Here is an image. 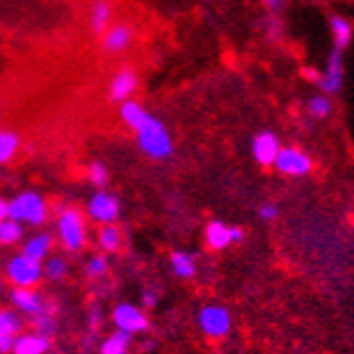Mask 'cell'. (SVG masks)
Listing matches in <instances>:
<instances>
[{
  "mask_svg": "<svg viewBox=\"0 0 354 354\" xmlns=\"http://www.w3.org/2000/svg\"><path fill=\"white\" fill-rule=\"evenodd\" d=\"M119 119L126 126L134 138H136V147L140 153L147 156L149 160L156 162H165L173 156L175 143L167 123L156 117L143 102L138 100H128L119 104Z\"/></svg>",
  "mask_w": 354,
  "mask_h": 354,
  "instance_id": "6da1fadb",
  "label": "cell"
},
{
  "mask_svg": "<svg viewBox=\"0 0 354 354\" xmlns=\"http://www.w3.org/2000/svg\"><path fill=\"white\" fill-rule=\"evenodd\" d=\"M57 236L63 249L69 253H78L86 244V221L82 209L74 205H61L57 209Z\"/></svg>",
  "mask_w": 354,
  "mask_h": 354,
  "instance_id": "7a4b0ae2",
  "label": "cell"
},
{
  "mask_svg": "<svg viewBox=\"0 0 354 354\" xmlns=\"http://www.w3.org/2000/svg\"><path fill=\"white\" fill-rule=\"evenodd\" d=\"M50 216L48 201L41 192L37 190H22L9 201V218L30 225V227H41Z\"/></svg>",
  "mask_w": 354,
  "mask_h": 354,
  "instance_id": "3957f363",
  "label": "cell"
},
{
  "mask_svg": "<svg viewBox=\"0 0 354 354\" xmlns=\"http://www.w3.org/2000/svg\"><path fill=\"white\" fill-rule=\"evenodd\" d=\"M86 216L97 225H113L121 216V201L115 192L97 188L86 201Z\"/></svg>",
  "mask_w": 354,
  "mask_h": 354,
  "instance_id": "277c9868",
  "label": "cell"
},
{
  "mask_svg": "<svg viewBox=\"0 0 354 354\" xmlns=\"http://www.w3.org/2000/svg\"><path fill=\"white\" fill-rule=\"evenodd\" d=\"M5 274L15 288H35L44 279V261L30 259L20 253L7 261Z\"/></svg>",
  "mask_w": 354,
  "mask_h": 354,
  "instance_id": "5b68a950",
  "label": "cell"
},
{
  "mask_svg": "<svg viewBox=\"0 0 354 354\" xmlns=\"http://www.w3.org/2000/svg\"><path fill=\"white\" fill-rule=\"evenodd\" d=\"M134 37L136 35H134L132 24H128V22L111 24L100 37L102 52H106L109 57H119V55H123V52L130 50V46L134 44Z\"/></svg>",
  "mask_w": 354,
  "mask_h": 354,
  "instance_id": "8992f818",
  "label": "cell"
},
{
  "mask_svg": "<svg viewBox=\"0 0 354 354\" xmlns=\"http://www.w3.org/2000/svg\"><path fill=\"white\" fill-rule=\"evenodd\" d=\"M199 328L207 335V337L221 339L232 330V315L221 305H205L199 311Z\"/></svg>",
  "mask_w": 354,
  "mask_h": 354,
  "instance_id": "52a82bcc",
  "label": "cell"
},
{
  "mask_svg": "<svg viewBox=\"0 0 354 354\" xmlns=\"http://www.w3.org/2000/svg\"><path fill=\"white\" fill-rule=\"evenodd\" d=\"M272 167L279 173H286V175H292V177H303V175L311 173L313 160L309 158L307 151L298 149V147H281Z\"/></svg>",
  "mask_w": 354,
  "mask_h": 354,
  "instance_id": "ba28073f",
  "label": "cell"
},
{
  "mask_svg": "<svg viewBox=\"0 0 354 354\" xmlns=\"http://www.w3.org/2000/svg\"><path fill=\"white\" fill-rule=\"evenodd\" d=\"M344 78H346V67H344V52L333 48V52L328 55L326 61V69L324 74H320V80L315 84L322 88V93L326 95H337L344 88Z\"/></svg>",
  "mask_w": 354,
  "mask_h": 354,
  "instance_id": "9c48e42d",
  "label": "cell"
},
{
  "mask_svg": "<svg viewBox=\"0 0 354 354\" xmlns=\"http://www.w3.org/2000/svg\"><path fill=\"white\" fill-rule=\"evenodd\" d=\"M138 84H140V78L136 74V69L126 65V67L117 69V74L109 82V91L106 93H109V100L113 104H123V102L132 100Z\"/></svg>",
  "mask_w": 354,
  "mask_h": 354,
  "instance_id": "30bf717a",
  "label": "cell"
},
{
  "mask_svg": "<svg viewBox=\"0 0 354 354\" xmlns=\"http://www.w3.org/2000/svg\"><path fill=\"white\" fill-rule=\"evenodd\" d=\"M113 322L119 330H126L130 335L145 333L149 328V320L143 313V309L132 305V303H119L113 309Z\"/></svg>",
  "mask_w": 354,
  "mask_h": 354,
  "instance_id": "8fae6325",
  "label": "cell"
},
{
  "mask_svg": "<svg viewBox=\"0 0 354 354\" xmlns=\"http://www.w3.org/2000/svg\"><path fill=\"white\" fill-rule=\"evenodd\" d=\"M281 151V140L272 130H259L251 138V153L261 167H272Z\"/></svg>",
  "mask_w": 354,
  "mask_h": 354,
  "instance_id": "7c38bea8",
  "label": "cell"
},
{
  "mask_svg": "<svg viewBox=\"0 0 354 354\" xmlns=\"http://www.w3.org/2000/svg\"><path fill=\"white\" fill-rule=\"evenodd\" d=\"M242 240H244L242 229L225 225L223 221H212L205 227V242H207L209 249H214V251H223V249H227L229 244L242 242Z\"/></svg>",
  "mask_w": 354,
  "mask_h": 354,
  "instance_id": "4fadbf2b",
  "label": "cell"
},
{
  "mask_svg": "<svg viewBox=\"0 0 354 354\" xmlns=\"http://www.w3.org/2000/svg\"><path fill=\"white\" fill-rule=\"evenodd\" d=\"M11 303L22 313L32 315V317L50 313V305L44 300V296L39 292H35L32 288H13Z\"/></svg>",
  "mask_w": 354,
  "mask_h": 354,
  "instance_id": "5bb4252c",
  "label": "cell"
},
{
  "mask_svg": "<svg viewBox=\"0 0 354 354\" xmlns=\"http://www.w3.org/2000/svg\"><path fill=\"white\" fill-rule=\"evenodd\" d=\"M113 24V5L109 0H93L91 11H88V28L93 35L102 37L104 30Z\"/></svg>",
  "mask_w": 354,
  "mask_h": 354,
  "instance_id": "9a60e30c",
  "label": "cell"
},
{
  "mask_svg": "<svg viewBox=\"0 0 354 354\" xmlns=\"http://www.w3.org/2000/svg\"><path fill=\"white\" fill-rule=\"evenodd\" d=\"M50 348V342L41 333H26L17 335L13 342V354H46Z\"/></svg>",
  "mask_w": 354,
  "mask_h": 354,
  "instance_id": "2e32d148",
  "label": "cell"
},
{
  "mask_svg": "<svg viewBox=\"0 0 354 354\" xmlns=\"http://www.w3.org/2000/svg\"><path fill=\"white\" fill-rule=\"evenodd\" d=\"M52 246H55V236L48 234V232H39L35 234L32 238H28L22 246V253L30 259H37L44 261L46 257H50Z\"/></svg>",
  "mask_w": 354,
  "mask_h": 354,
  "instance_id": "e0dca14e",
  "label": "cell"
},
{
  "mask_svg": "<svg viewBox=\"0 0 354 354\" xmlns=\"http://www.w3.org/2000/svg\"><path fill=\"white\" fill-rule=\"evenodd\" d=\"M330 32H333V48L337 50H346L354 37V26L348 17L344 15H333L330 17Z\"/></svg>",
  "mask_w": 354,
  "mask_h": 354,
  "instance_id": "ac0fdd59",
  "label": "cell"
},
{
  "mask_svg": "<svg viewBox=\"0 0 354 354\" xmlns=\"http://www.w3.org/2000/svg\"><path fill=\"white\" fill-rule=\"evenodd\" d=\"M22 147V138L13 130H3L0 128V167L9 165L13 158L17 156Z\"/></svg>",
  "mask_w": 354,
  "mask_h": 354,
  "instance_id": "d6986e66",
  "label": "cell"
},
{
  "mask_svg": "<svg viewBox=\"0 0 354 354\" xmlns=\"http://www.w3.org/2000/svg\"><path fill=\"white\" fill-rule=\"evenodd\" d=\"M123 244V234L121 229L113 223V225H102L97 232V246L104 253H117Z\"/></svg>",
  "mask_w": 354,
  "mask_h": 354,
  "instance_id": "ffe728a7",
  "label": "cell"
},
{
  "mask_svg": "<svg viewBox=\"0 0 354 354\" xmlns=\"http://www.w3.org/2000/svg\"><path fill=\"white\" fill-rule=\"evenodd\" d=\"M130 344H132V335L117 328L111 337L100 346V354H128Z\"/></svg>",
  "mask_w": 354,
  "mask_h": 354,
  "instance_id": "44dd1931",
  "label": "cell"
},
{
  "mask_svg": "<svg viewBox=\"0 0 354 354\" xmlns=\"http://www.w3.org/2000/svg\"><path fill=\"white\" fill-rule=\"evenodd\" d=\"M171 268L180 279H192L194 272H197V266H194L192 255H188L184 251H173L171 253Z\"/></svg>",
  "mask_w": 354,
  "mask_h": 354,
  "instance_id": "7402d4cb",
  "label": "cell"
},
{
  "mask_svg": "<svg viewBox=\"0 0 354 354\" xmlns=\"http://www.w3.org/2000/svg\"><path fill=\"white\" fill-rule=\"evenodd\" d=\"M24 236V225L17 223L13 218H5L0 221V246H13L22 240Z\"/></svg>",
  "mask_w": 354,
  "mask_h": 354,
  "instance_id": "603a6c76",
  "label": "cell"
},
{
  "mask_svg": "<svg viewBox=\"0 0 354 354\" xmlns=\"http://www.w3.org/2000/svg\"><path fill=\"white\" fill-rule=\"evenodd\" d=\"M69 272V263L61 255H50L44 259V277L50 281H63Z\"/></svg>",
  "mask_w": 354,
  "mask_h": 354,
  "instance_id": "cb8c5ba5",
  "label": "cell"
},
{
  "mask_svg": "<svg viewBox=\"0 0 354 354\" xmlns=\"http://www.w3.org/2000/svg\"><path fill=\"white\" fill-rule=\"evenodd\" d=\"M307 113L313 119H326L333 113V102L326 93H317L307 102Z\"/></svg>",
  "mask_w": 354,
  "mask_h": 354,
  "instance_id": "d4e9b609",
  "label": "cell"
},
{
  "mask_svg": "<svg viewBox=\"0 0 354 354\" xmlns=\"http://www.w3.org/2000/svg\"><path fill=\"white\" fill-rule=\"evenodd\" d=\"M22 330V320L13 311L0 309V337H17Z\"/></svg>",
  "mask_w": 354,
  "mask_h": 354,
  "instance_id": "484cf974",
  "label": "cell"
},
{
  "mask_svg": "<svg viewBox=\"0 0 354 354\" xmlns=\"http://www.w3.org/2000/svg\"><path fill=\"white\" fill-rule=\"evenodd\" d=\"M86 180L91 182L95 188H106L111 175H109V167H106L102 160H91L86 167Z\"/></svg>",
  "mask_w": 354,
  "mask_h": 354,
  "instance_id": "4316f807",
  "label": "cell"
},
{
  "mask_svg": "<svg viewBox=\"0 0 354 354\" xmlns=\"http://www.w3.org/2000/svg\"><path fill=\"white\" fill-rule=\"evenodd\" d=\"M106 272H109V259L104 255H93L84 266V274L88 279H102Z\"/></svg>",
  "mask_w": 354,
  "mask_h": 354,
  "instance_id": "83f0119b",
  "label": "cell"
},
{
  "mask_svg": "<svg viewBox=\"0 0 354 354\" xmlns=\"http://www.w3.org/2000/svg\"><path fill=\"white\" fill-rule=\"evenodd\" d=\"M35 326H37V333H41V335H46V337H50L52 333H55V320H52V315L50 313H46V315H39V317H35Z\"/></svg>",
  "mask_w": 354,
  "mask_h": 354,
  "instance_id": "f1b7e54d",
  "label": "cell"
},
{
  "mask_svg": "<svg viewBox=\"0 0 354 354\" xmlns=\"http://www.w3.org/2000/svg\"><path fill=\"white\" fill-rule=\"evenodd\" d=\"M279 216V207L274 203H263L259 207V218L261 221H274Z\"/></svg>",
  "mask_w": 354,
  "mask_h": 354,
  "instance_id": "f546056e",
  "label": "cell"
},
{
  "mask_svg": "<svg viewBox=\"0 0 354 354\" xmlns=\"http://www.w3.org/2000/svg\"><path fill=\"white\" fill-rule=\"evenodd\" d=\"M100 317H102V311L97 309V307H93L91 309V313H88V326H91L93 330L97 328V324H100Z\"/></svg>",
  "mask_w": 354,
  "mask_h": 354,
  "instance_id": "4dcf8cb0",
  "label": "cell"
},
{
  "mask_svg": "<svg viewBox=\"0 0 354 354\" xmlns=\"http://www.w3.org/2000/svg\"><path fill=\"white\" fill-rule=\"evenodd\" d=\"M13 342L15 337H0V354H7L13 350Z\"/></svg>",
  "mask_w": 354,
  "mask_h": 354,
  "instance_id": "1f68e13d",
  "label": "cell"
},
{
  "mask_svg": "<svg viewBox=\"0 0 354 354\" xmlns=\"http://www.w3.org/2000/svg\"><path fill=\"white\" fill-rule=\"evenodd\" d=\"M303 76H305L307 80H311L313 84H315L317 80H320V72H315L313 67H305V69H303Z\"/></svg>",
  "mask_w": 354,
  "mask_h": 354,
  "instance_id": "d6a6232c",
  "label": "cell"
},
{
  "mask_svg": "<svg viewBox=\"0 0 354 354\" xmlns=\"http://www.w3.org/2000/svg\"><path fill=\"white\" fill-rule=\"evenodd\" d=\"M158 303V294L156 292H145L143 294V305L145 307H153Z\"/></svg>",
  "mask_w": 354,
  "mask_h": 354,
  "instance_id": "836d02e7",
  "label": "cell"
},
{
  "mask_svg": "<svg viewBox=\"0 0 354 354\" xmlns=\"http://www.w3.org/2000/svg\"><path fill=\"white\" fill-rule=\"evenodd\" d=\"M9 216V201L0 197V221H5Z\"/></svg>",
  "mask_w": 354,
  "mask_h": 354,
  "instance_id": "e575fe53",
  "label": "cell"
},
{
  "mask_svg": "<svg viewBox=\"0 0 354 354\" xmlns=\"http://www.w3.org/2000/svg\"><path fill=\"white\" fill-rule=\"evenodd\" d=\"M261 3L268 5V9H272V11H279L283 7V0H261Z\"/></svg>",
  "mask_w": 354,
  "mask_h": 354,
  "instance_id": "d590c367",
  "label": "cell"
}]
</instances>
